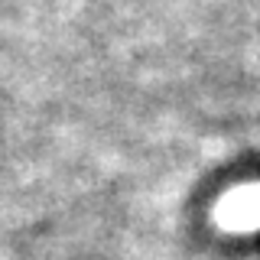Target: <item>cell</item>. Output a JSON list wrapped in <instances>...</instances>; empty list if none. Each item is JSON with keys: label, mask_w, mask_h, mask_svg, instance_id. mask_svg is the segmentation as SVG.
<instances>
[{"label": "cell", "mask_w": 260, "mask_h": 260, "mask_svg": "<svg viewBox=\"0 0 260 260\" xmlns=\"http://www.w3.org/2000/svg\"><path fill=\"white\" fill-rule=\"evenodd\" d=\"M218 221L228 231H257L260 228V182L241 185L231 195H224V202L218 205Z\"/></svg>", "instance_id": "6da1fadb"}]
</instances>
